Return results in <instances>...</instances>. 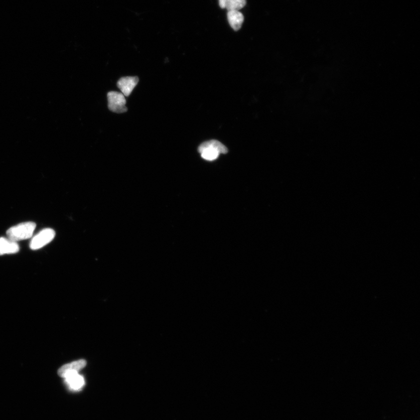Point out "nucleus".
<instances>
[{
    "instance_id": "0eeeda50",
    "label": "nucleus",
    "mask_w": 420,
    "mask_h": 420,
    "mask_svg": "<svg viewBox=\"0 0 420 420\" xmlns=\"http://www.w3.org/2000/svg\"><path fill=\"white\" fill-rule=\"evenodd\" d=\"M20 246L17 242L9 238H0V256L6 254H14L19 252Z\"/></svg>"
},
{
    "instance_id": "f257e3e1",
    "label": "nucleus",
    "mask_w": 420,
    "mask_h": 420,
    "mask_svg": "<svg viewBox=\"0 0 420 420\" xmlns=\"http://www.w3.org/2000/svg\"><path fill=\"white\" fill-rule=\"evenodd\" d=\"M198 152L203 159L213 161L217 160L220 154H227V147L217 140L212 139L201 144Z\"/></svg>"
},
{
    "instance_id": "9b49d317",
    "label": "nucleus",
    "mask_w": 420,
    "mask_h": 420,
    "mask_svg": "<svg viewBox=\"0 0 420 420\" xmlns=\"http://www.w3.org/2000/svg\"><path fill=\"white\" fill-rule=\"evenodd\" d=\"M227 0H219V5L221 9H225V3Z\"/></svg>"
},
{
    "instance_id": "7ed1b4c3",
    "label": "nucleus",
    "mask_w": 420,
    "mask_h": 420,
    "mask_svg": "<svg viewBox=\"0 0 420 420\" xmlns=\"http://www.w3.org/2000/svg\"><path fill=\"white\" fill-rule=\"evenodd\" d=\"M108 108L112 112L117 113L126 112L127 107L125 106L126 100L121 92L111 91L107 93Z\"/></svg>"
},
{
    "instance_id": "423d86ee",
    "label": "nucleus",
    "mask_w": 420,
    "mask_h": 420,
    "mask_svg": "<svg viewBox=\"0 0 420 420\" xmlns=\"http://www.w3.org/2000/svg\"><path fill=\"white\" fill-rule=\"evenodd\" d=\"M86 364L87 362L85 360H81L64 365L59 369L58 374L60 377L65 378L68 376L78 373L85 367Z\"/></svg>"
},
{
    "instance_id": "1a4fd4ad",
    "label": "nucleus",
    "mask_w": 420,
    "mask_h": 420,
    "mask_svg": "<svg viewBox=\"0 0 420 420\" xmlns=\"http://www.w3.org/2000/svg\"><path fill=\"white\" fill-rule=\"evenodd\" d=\"M66 382L70 388L74 390H78L84 386L85 384L83 377L78 373L68 376L65 378Z\"/></svg>"
},
{
    "instance_id": "9d476101",
    "label": "nucleus",
    "mask_w": 420,
    "mask_h": 420,
    "mask_svg": "<svg viewBox=\"0 0 420 420\" xmlns=\"http://www.w3.org/2000/svg\"><path fill=\"white\" fill-rule=\"evenodd\" d=\"M246 4V0H227L225 9L228 11H239L245 6Z\"/></svg>"
},
{
    "instance_id": "6e6552de",
    "label": "nucleus",
    "mask_w": 420,
    "mask_h": 420,
    "mask_svg": "<svg viewBox=\"0 0 420 420\" xmlns=\"http://www.w3.org/2000/svg\"><path fill=\"white\" fill-rule=\"evenodd\" d=\"M229 25L235 31H238L241 28L244 21L243 14L239 11H228L227 14Z\"/></svg>"
},
{
    "instance_id": "20e7f679",
    "label": "nucleus",
    "mask_w": 420,
    "mask_h": 420,
    "mask_svg": "<svg viewBox=\"0 0 420 420\" xmlns=\"http://www.w3.org/2000/svg\"><path fill=\"white\" fill-rule=\"evenodd\" d=\"M56 232L51 228H46L39 232L32 238L30 242V248L32 250H38L42 248L52 242L55 238Z\"/></svg>"
},
{
    "instance_id": "f03ea898",
    "label": "nucleus",
    "mask_w": 420,
    "mask_h": 420,
    "mask_svg": "<svg viewBox=\"0 0 420 420\" xmlns=\"http://www.w3.org/2000/svg\"><path fill=\"white\" fill-rule=\"evenodd\" d=\"M37 225L33 222H23L10 228L7 231L8 238L14 242L32 238Z\"/></svg>"
},
{
    "instance_id": "39448f33",
    "label": "nucleus",
    "mask_w": 420,
    "mask_h": 420,
    "mask_svg": "<svg viewBox=\"0 0 420 420\" xmlns=\"http://www.w3.org/2000/svg\"><path fill=\"white\" fill-rule=\"evenodd\" d=\"M138 81L139 78L136 76L121 77L118 81L117 86L124 96L128 97L130 95L132 91L137 86Z\"/></svg>"
}]
</instances>
